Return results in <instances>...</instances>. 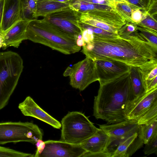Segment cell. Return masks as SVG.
Here are the masks:
<instances>
[{"mask_svg": "<svg viewBox=\"0 0 157 157\" xmlns=\"http://www.w3.org/2000/svg\"><path fill=\"white\" fill-rule=\"evenodd\" d=\"M92 40L82 46L81 52L94 61L111 60L140 68L144 76L157 67V47L138 31L127 35L108 37L93 33Z\"/></svg>", "mask_w": 157, "mask_h": 157, "instance_id": "1", "label": "cell"}, {"mask_svg": "<svg viewBox=\"0 0 157 157\" xmlns=\"http://www.w3.org/2000/svg\"><path fill=\"white\" fill-rule=\"evenodd\" d=\"M133 99L129 72L100 85L94 97L93 115L108 124L127 120V108Z\"/></svg>", "mask_w": 157, "mask_h": 157, "instance_id": "2", "label": "cell"}, {"mask_svg": "<svg viewBox=\"0 0 157 157\" xmlns=\"http://www.w3.org/2000/svg\"><path fill=\"white\" fill-rule=\"evenodd\" d=\"M27 40L48 46L66 55L78 52L81 49L77 40L56 28L43 19H33L28 23Z\"/></svg>", "mask_w": 157, "mask_h": 157, "instance_id": "3", "label": "cell"}, {"mask_svg": "<svg viewBox=\"0 0 157 157\" xmlns=\"http://www.w3.org/2000/svg\"><path fill=\"white\" fill-rule=\"evenodd\" d=\"M23 68L17 53L9 51L0 53V110L8 103Z\"/></svg>", "mask_w": 157, "mask_h": 157, "instance_id": "4", "label": "cell"}, {"mask_svg": "<svg viewBox=\"0 0 157 157\" xmlns=\"http://www.w3.org/2000/svg\"><path fill=\"white\" fill-rule=\"evenodd\" d=\"M60 140L80 144L97 132L96 128L83 113L69 112L61 121Z\"/></svg>", "mask_w": 157, "mask_h": 157, "instance_id": "5", "label": "cell"}, {"mask_svg": "<svg viewBox=\"0 0 157 157\" xmlns=\"http://www.w3.org/2000/svg\"><path fill=\"white\" fill-rule=\"evenodd\" d=\"M42 130L30 122H0V145L27 142L33 144L42 140Z\"/></svg>", "mask_w": 157, "mask_h": 157, "instance_id": "6", "label": "cell"}, {"mask_svg": "<svg viewBox=\"0 0 157 157\" xmlns=\"http://www.w3.org/2000/svg\"><path fill=\"white\" fill-rule=\"evenodd\" d=\"M63 75L69 76L70 85L80 91L99 80L95 61L86 57L72 66L68 67Z\"/></svg>", "mask_w": 157, "mask_h": 157, "instance_id": "7", "label": "cell"}, {"mask_svg": "<svg viewBox=\"0 0 157 157\" xmlns=\"http://www.w3.org/2000/svg\"><path fill=\"white\" fill-rule=\"evenodd\" d=\"M80 13L70 6L50 14L43 18L57 29L76 40L82 36L79 22Z\"/></svg>", "mask_w": 157, "mask_h": 157, "instance_id": "8", "label": "cell"}, {"mask_svg": "<svg viewBox=\"0 0 157 157\" xmlns=\"http://www.w3.org/2000/svg\"><path fill=\"white\" fill-rule=\"evenodd\" d=\"M38 157H82L86 152L80 145L62 141L49 140Z\"/></svg>", "mask_w": 157, "mask_h": 157, "instance_id": "9", "label": "cell"}, {"mask_svg": "<svg viewBox=\"0 0 157 157\" xmlns=\"http://www.w3.org/2000/svg\"><path fill=\"white\" fill-rule=\"evenodd\" d=\"M99 127L109 136L110 144L116 147L120 142L130 136L139 132L141 128V125L138 124L137 120L129 119L110 124L99 125Z\"/></svg>", "mask_w": 157, "mask_h": 157, "instance_id": "10", "label": "cell"}, {"mask_svg": "<svg viewBox=\"0 0 157 157\" xmlns=\"http://www.w3.org/2000/svg\"><path fill=\"white\" fill-rule=\"evenodd\" d=\"M111 143L109 136L104 131L98 128L95 134L80 144L86 151L82 157H111L107 150Z\"/></svg>", "mask_w": 157, "mask_h": 157, "instance_id": "11", "label": "cell"}, {"mask_svg": "<svg viewBox=\"0 0 157 157\" xmlns=\"http://www.w3.org/2000/svg\"><path fill=\"white\" fill-rule=\"evenodd\" d=\"M95 62L100 85L130 72L131 67L121 62L111 60Z\"/></svg>", "mask_w": 157, "mask_h": 157, "instance_id": "12", "label": "cell"}, {"mask_svg": "<svg viewBox=\"0 0 157 157\" xmlns=\"http://www.w3.org/2000/svg\"><path fill=\"white\" fill-rule=\"evenodd\" d=\"M157 102V87L132 100L126 109L127 119L137 120Z\"/></svg>", "mask_w": 157, "mask_h": 157, "instance_id": "13", "label": "cell"}, {"mask_svg": "<svg viewBox=\"0 0 157 157\" xmlns=\"http://www.w3.org/2000/svg\"><path fill=\"white\" fill-rule=\"evenodd\" d=\"M18 108L25 116L31 117L42 121L53 128L59 129L61 123L40 107L30 96L20 103Z\"/></svg>", "mask_w": 157, "mask_h": 157, "instance_id": "14", "label": "cell"}, {"mask_svg": "<svg viewBox=\"0 0 157 157\" xmlns=\"http://www.w3.org/2000/svg\"><path fill=\"white\" fill-rule=\"evenodd\" d=\"M29 21L21 19L2 33L3 49L10 46L18 48L23 40H27L26 31Z\"/></svg>", "mask_w": 157, "mask_h": 157, "instance_id": "15", "label": "cell"}, {"mask_svg": "<svg viewBox=\"0 0 157 157\" xmlns=\"http://www.w3.org/2000/svg\"><path fill=\"white\" fill-rule=\"evenodd\" d=\"M22 19L20 0H4L0 33H3Z\"/></svg>", "mask_w": 157, "mask_h": 157, "instance_id": "16", "label": "cell"}, {"mask_svg": "<svg viewBox=\"0 0 157 157\" xmlns=\"http://www.w3.org/2000/svg\"><path fill=\"white\" fill-rule=\"evenodd\" d=\"M140 132L133 134L120 142L112 157H128L140 148L144 144Z\"/></svg>", "mask_w": 157, "mask_h": 157, "instance_id": "17", "label": "cell"}, {"mask_svg": "<svg viewBox=\"0 0 157 157\" xmlns=\"http://www.w3.org/2000/svg\"><path fill=\"white\" fill-rule=\"evenodd\" d=\"M36 6L33 18L44 17L50 14L70 6L69 2H63L52 0H36Z\"/></svg>", "mask_w": 157, "mask_h": 157, "instance_id": "18", "label": "cell"}, {"mask_svg": "<svg viewBox=\"0 0 157 157\" xmlns=\"http://www.w3.org/2000/svg\"><path fill=\"white\" fill-rule=\"evenodd\" d=\"M130 75L134 98L146 92V87L140 68L131 67Z\"/></svg>", "mask_w": 157, "mask_h": 157, "instance_id": "19", "label": "cell"}, {"mask_svg": "<svg viewBox=\"0 0 157 157\" xmlns=\"http://www.w3.org/2000/svg\"><path fill=\"white\" fill-rule=\"evenodd\" d=\"M70 3L71 9L80 13L97 11H116L112 7L107 5L74 0H70Z\"/></svg>", "mask_w": 157, "mask_h": 157, "instance_id": "20", "label": "cell"}, {"mask_svg": "<svg viewBox=\"0 0 157 157\" xmlns=\"http://www.w3.org/2000/svg\"><path fill=\"white\" fill-rule=\"evenodd\" d=\"M79 21L84 24L117 34L119 29L105 21L91 17L84 13H80Z\"/></svg>", "mask_w": 157, "mask_h": 157, "instance_id": "21", "label": "cell"}, {"mask_svg": "<svg viewBox=\"0 0 157 157\" xmlns=\"http://www.w3.org/2000/svg\"><path fill=\"white\" fill-rule=\"evenodd\" d=\"M157 132V117L148 123L141 125L140 136L144 144H146Z\"/></svg>", "mask_w": 157, "mask_h": 157, "instance_id": "22", "label": "cell"}, {"mask_svg": "<svg viewBox=\"0 0 157 157\" xmlns=\"http://www.w3.org/2000/svg\"><path fill=\"white\" fill-rule=\"evenodd\" d=\"M22 19L29 21L33 19L36 9V0H20Z\"/></svg>", "mask_w": 157, "mask_h": 157, "instance_id": "23", "label": "cell"}, {"mask_svg": "<svg viewBox=\"0 0 157 157\" xmlns=\"http://www.w3.org/2000/svg\"><path fill=\"white\" fill-rule=\"evenodd\" d=\"M135 8L126 1L115 2L116 11L126 21L133 22L131 15L132 10Z\"/></svg>", "mask_w": 157, "mask_h": 157, "instance_id": "24", "label": "cell"}, {"mask_svg": "<svg viewBox=\"0 0 157 157\" xmlns=\"http://www.w3.org/2000/svg\"><path fill=\"white\" fill-rule=\"evenodd\" d=\"M142 19L137 24L138 26L146 28L157 32V19L148 14L146 11H143Z\"/></svg>", "mask_w": 157, "mask_h": 157, "instance_id": "25", "label": "cell"}, {"mask_svg": "<svg viewBox=\"0 0 157 157\" xmlns=\"http://www.w3.org/2000/svg\"><path fill=\"white\" fill-rule=\"evenodd\" d=\"M157 117V102L155 103L137 121L138 124H145Z\"/></svg>", "mask_w": 157, "mask_h": 157, "instance_id": "26", "label": "cell"}, {"mask_svg": "<svg viewBox=\"0 0 157 157\" xmlns=\"http://www.w3.org/2000/svg\"><path fill=\"white\" fill-rule=\"evenodd\" d=\"M32 157L34 155L0 146V157Z\"/></svg>", "mask_w": 157, "mask_h": 157, "instance_id": "27", "label": "cell"}, {"mask_svg": "<svg viewBox=\"0 0 157 157\" xmlns=\"http://www.w3.org/2000/svg\"><path fill=\"white\" fill-rule=\"evenodd\" d=\"M137 30L150 43L157 47V32L138 25Z\"/></svg>", "mask_w": 157, "mask_h": 157, "instance_id": "28", "label": "cell"}, {"mask_svg": "<svg viewBox=\"0 0 157 157\" xmlns=\"http://www.w3.org/2000/svg\"><path fill=\"white\" fill-rule=\"evenodd\" d=\"M79 24L81 28L90 29L93 32L94 34L100 36L108 37H112L116 36L118 35L116 33L109 32L101 29L84 24L79 21Z\"/></svg>", "mask_w": 157, "mask_h": 157, "instance_id": "29", "label": "cell"}, {"mask_svg": "<svg viewBox=\"0 0 157 157\" xmlns=\"http://www.w3.org/2000/svg\"><path fill=\"white\" fill-rule=\"evenodd\" d=\"M144 152L145 155H149L157 154V132L145 144Z\"/></svg>", "mask_w": 157, "mask_h": 157, "instance_id": "30", "label": "cell"}, {"mask_svg": "<svg viewBox=\"0 0 157 157\" xmlns=\"http://www.w3.org/2000/svg\"><path fill=\"white\" fill-rule=\"evenodd\" d=\"M137 25L133 22L126 21L125 24L120 28L118 32L119 35H127L137 31Z\"/></svg>", "mask_w": 157, "mask_h": 157, "instance_id": "31", "label": "cell"}, {"mask_svg": "<svg viewBox=\"0 0 157 157\" xmlns=\"http://www.w3.org/2000/svg\"><path fill=\"white\" fill-rule=\"evenodd\" d=\"M134 7L143 11L147 10L151 0H125Z\"/></svg>", "mask_w": 157, "mask_h": 157, "instance_id": "32", "label": "cell"}, {"mask_svg": "<svg viewBox=\"0 0 157 157\" xmlns=\"http://www.w3.org/2000/svg\"><path fill=\"white\" fill-rule=\"evenodd\" d=\"M78 1L93 4L107 5L110 6L115 10V2L112 0H70Z\"/></svg>", "mask_w": 157, "mask_h": 157, "instance_id": "33", "label": "cell"}, {"mask_svg": "<svg viewBox=\"0 0 157 157\" xmlns=\"http://www.w3.org/2000/svg\"><path fill=\"white\" fill-rule=\"evenodd\" d=\"M143 15L142 11L138 8H135L132 11L131 19L133 23L137 24L142 20Z\"/></svg>", "mask_w": 157, "mask_h": 157, "instance_id": "34", "label": "cell"}, {"mask_svg": "<svg viewBox=\"0 0 157 157\" xmlns=\"http://www.w3.org/2000/svg\"><path fill=\"white\" fill-rule=\"evenodd\" d=\"M146 12L157 19V0H151Z\"/></svg>", "mask_w": 157, "mask_h": 157, "instance_id": "35", "label": "cell"}, {"mask_svg": "<svg viewBox=\"0 0 157 157\" xmlns=\"http://www.w3.org/2000/svg\"><path fill=\"white\" fill-rule=\"evenodd\" d=\"M36 145L37 147V150L34 157H38L44 148L45 145L44 142L42 140H39L36 143Z\"/></svg>", "mask_w": 157, "mask_h": 157, "instance_id": "36", "label": "cell"}, {"mask_svg": "<svg viewBox=\"0 0 157 157\" xmlns=\"http://www.w3.org/2000/svg\"><path fill=\"white\" fill-rule=\"evenodd\" d=\"M156 76H157V67L151 70L148 74L145 80V86L147 82L152 80Z\"/></svg>", "mask_w": 157, "mask_h": 157, "instance_id": "37", "label": "cell"}, {"mask_svg": "<svg viewBox=\"0 0 157 157\" xmlns=\"http://www.w3.org/2000/svg\"><path fill=\"white\" fill-rule=\"evenodd\" d=\"M4 3V0H0V31L2 19Z\"/></svg>", "mask_w": 157, "mask_h": 157, "instance_id": "38", "label": "cell"}, {"mask_svg": "<svg viewBox=\"0 0 157 157\" xmlns=\"http://www.w3.org/2000/svg\"><path fill=\"white\" fill-rule=\"evenodd\" d=\"M3 41V35L2 33H0V49L2 47Z\"/></svg>", "mask_w": 157, "mask_h": 157, "instance_id": "39", "label": "cell"}, {"mask_svg": "<svg viewBox=\"0 0 157 157\" xmlns=\"http://www.w3.org/2000/svg\"><path fill=\"white\" fill-rule=\"evenodd\" d=\"M115 2L121 1H126L125 0H112Z\"/></svg>", "mask_w": 157, "mask_h": 157, "instance_id": "40", "label": "cell"}, {"mask_svg": "<svg viewBox=\"0 0 157 157\" xmlns=\"http://www.w3.org/2000/svg\"></svg>", "mask_w": 157, "mask_h": 157, "instance_id": "41", "label": "cell"}]
</instances>
